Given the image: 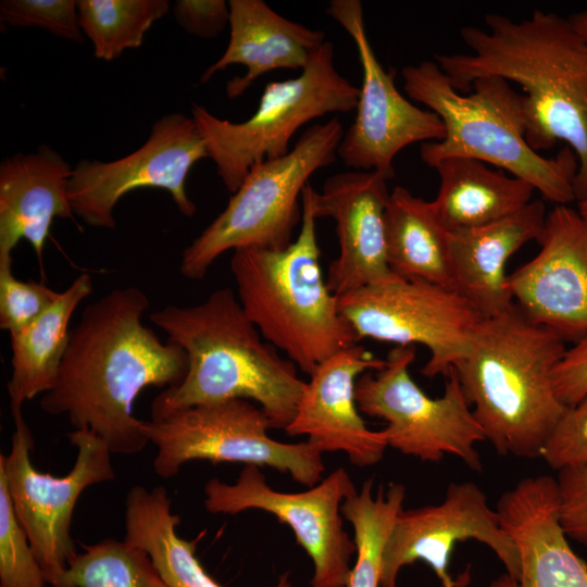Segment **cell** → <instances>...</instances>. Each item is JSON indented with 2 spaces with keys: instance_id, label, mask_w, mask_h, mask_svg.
I'll list each match as a JSON object with an SVG mask.
<instances>
[{
  "instance_id": "17",
  "label": "cell",
  "mask_w": 587,
  "mask_h": 587,
  "mask_svg": "<svg viewBox=\"0 0 587 587\" xmlns=\"http://www.w3.org/2000/svg\"><path fill=\"white\" fill-rule=\"evenodd\" d=\"M537 241L539 252L508 275L507 290L529 322L575 344L587 336V221L555 204Z\"/></svg>"
},
{
  "instance_id": "5",
  "label": "cell",
  "mask_w": 587,
  "mask_h": 587,
  "mask_svg": "<svg viewBox=\"0 0 587 587\" xmlns=\"http://www.w3.org/2000/svg\"><path fill=\"white\" fill-rule=\"evenodd\" d=\"M410 99L436 113L445 137L421 146L422 161L435 167L449 158L490 163L529 183L554 204L576 201L578 161L565 146L553 158L535 151L526 140L523 95L495 76L477 78L471 91H457L436 62L407 65L401 72Z\"/></svg>"
},
{
  "instance_id": "9",
  "label": "cell",
  "mask_w": 587,
  "mask_h": 587,
  "mask_svg": "<svg viewBox=\"0 0 587 587\" xmlns=\"http://www.w3.org/2000/svg\"><path fill=\"white\" fill-rule=\"evenodd\" d=\"M270 420L260 407L246 399L199 404L161 420H142V430L157 447L155 474L176 476L193 460L212 463L239 462L270 466L305 486L322 479V451L311 442L286 444L272 439Z\"/></svg>"
},
{
  "instance_id": "22",
  "label": "cell",
  "mask_w": 587,
  "mask_h": 587,
  "mask_svg": "<svg viewBox=\"0 0 587 587\" xmlns=\"http://www.w3.org/2000/svg\"><path fill=\"white\" fill-rule=\"evenodd\" d=\"M229 41L221 58L201 75L209 82L217 72L240 64L247 71L226 84L229 99L240 97L255 79L278 68L303 70L326 41L325 33L292 22L262 0H230Z\"/></svg>"
},
{
  "instance_id": "30",
  "label": "cell",
  "mask_w": 587,
  "mask_h": 587,
  "mask_svg": "<svg viewBox=\"0 0 587 587\" xmlns=\"http://www.w3.org/2000/svg\"><path fill=\"white\" fill-rule=\"evenodd\" d=\"M83 547L70 561L59 587H171L149 554L124 540L105 538Z\"/></svg>"
},
{
  "instance_id": "14",
  "label": "cell",
  "mask_w": 587,
  "mask_h": 587,
  "mask_svg": "<svg viewBox=\"0 0 587 587\" xmlns=\"http://www.w3.org/2000/svg\"><path fill=\"white\" fill-rule=\"evenodd\" d=\"M203 158H209L207 147L192 116L166 114L153 123L147 141L126 157L76 164L68 184L73 213L89 226L114 229L113 210L123 196L158 188L170 192L179 212L191 217L197 207L186 192V179Z\"/></svg>"
},
{
  "instance_id": "3",
  "label": "cell",
  "mask_w": 587,
  "mask_h": 587,
  "mask_svg": "<svg viewBox=\"0 0 587 587\" xmlns=\"http://www.w3.org/2000/svg\"><path fill=\"white\" fill-rule=\"evenodd\" d=\"M150 321L184 349L188 361L185 378L152 401L151 420L246 399L259 403L272 428L285 430L291 423L305 382L294 362L262 339L230 289H217L197 305H166L151 313Z\"/></svg>"
},
{
  "instance_id": "16",
  "label": "cell",
  "mask_w": 587,
  "mask_h": 587,
  "mask_svg": "<svg viewBox=\"0 0 587 587\" xmlns=\"http://www.w3.org/2000/svg\"><path fill=\"white\" fill-rule=\"evenodd\" d=\"M467 539L488 546L507 574L519 580L521 560L514 540L502 528L486 494L475 483L464 482L451 483L439 504L399 512L383 551L380 587H398L400 570L416 561L430 566L441 587L466 586L470 572L454 579L448 564L455 544Z\"/></svg>"
},
{
  "instance_id": "15",
  "label": "cell",
  "mask_w": 587,
  "mask_h": 587,
  "mask_svg": "<svg viewBox=\"0 0 587 587\" xmlns=\"http://www.w3.org/2000/svg\"><path fill=\"white\" fill-rule=\"evenodd\" d=\"M327 13L351 37L362 67L357 115L337 155L348 167L391 179L395 157L412 143L442 140L445 125L436 113L417 108L397 89L395 72L384 70L367 38L361 1L333 0Z\"/></svg>"
},
{
  "instance_id": "25",
  "label": "cell",
  "mask_w": 587,
  "mask_h": 587,
  "mask_svg": "<svg viewBox=\"0 0 587 587\" xmlns=\"http://www.w3.org/2000/svg\"><path fill=\"white\" fill-rule=\"evenodd\" d=\"M91 292V276L79 274L43 314L10 334L12 373L8 392L12 415L22 412L25 401L53 387L68 346L71 317Z\"/></svg>"
},
{
  "instance_id": "38",
  "label": "cell",
  "mask_w": 587,
  "mask_h": 587,
  "mask_svg": "<svg viewBox=\"0 0 587 587\" xmlns=\"http://www.w3.org/2000/svg\"><path fill=\"white\" fill-rule=\"evenodd\" d=\"M569 20L574 26V28L577 30V33L587 42V11L571 14L569 16Z\"/></svg>"
},
{
  "instance_id": "24",
  "label": "cell",
  "mask_w": 587,
  "mask_h": 587,
  "mask_svg": "<svg viewBox=\"0 0 587 587\" xmlns=\"http://www.w3.org/2000/svg\"><path fill=\"white\" fill-rule=\"evenodd\" d=\"M434 168L440 185L433 205L449 230L485 226L523 210L534 187L524 179L488 168L484 162L449 158Z\"/></svg>"
},
{
  "instance_id": "37",
  "label": "cell",
  "mask_w": 587,
  "mask_h": 587,
  "mask_svg": "<svg viewBox=\"0 0 587 587\" xmlns=\"http://www.w3.org/2000/svg\"><path fill=\"white\" fill-rule=\"evenodd\" d=\"M557 398L572 407L587 395V336L566 349L552 371Z\"/></svg>"
},
{
  "instance_id": "35",
  "label": "cell",
  "mask_w": 587,
  "mask_h": 587,
  "mask_svg": "<svg viewBox=\"0 0 587 587\" xmlns=\"http://www.w3.org/2000/svg\"><path fill=\"white\" fill-rule=\"evenodd\" d=\"M559 522L566 535L587 548V464L559 471Z\"/></svg>"
},
{
  "instance_id": "34",
  "label": "cell",
  "mask_w": 587,
  "mask_h": 587,
  "mask_svg": "<svg viewBox=\"0 0 587 587\" xmlns=\"http://www.w3.org/2000/svg\"><path fill=\"white\" fill-rule=\"evenodd\" d=\"M540 457L557 471L587 464V395L565 409L546 439Z\"/></svg>"
},
{
  "instance_id": "29",
  "label": "cell",
  "mask_w": 587,
  "mask_h": 587,
  "mask_svg": "<svg viewBox=\"0 0 587 587\" xmlns=\"http://www.w3.org/2000/svg\"><path fill=\"white\" fill-rule=\"evenodd\" d=\"M168 9L167 0L77 1L83 34L90 39L95 57L105 61L140 47L146 33Z\"/></svg>"
},
{
  "instance_id": "33",
  "label": "cell",
  "mask_w": 587,
  "mask_h": 587,
  "mask_svg": "<svg viewBox=\"0 0 587 587\" xmlns=\"http://www.w3.org/2000/svg\"><path fill=\"white\" fill-rule=\"evenodd\" d=\"M0 21L12 26L39 27L54 36L84 42L75 0H2Z\"/></svg>"
},
{
  "instance_id": "26",
  "label": "cell",
  "mask_w": 587,
  "mask_h": 587,
  "mask_svg": "<svg viewBox=\"0 0 587 587\" xmlns=\"http://www.w3.org/2000/svg\"><path fill=\"white\" fill-rule=\"evenodd\" d=\"M179 521L165 488L133 486L125 499L123 540L146 551L171 587H223L196 557L198 539L188 541L177 535ZM275 587H291L288 574Z\"/></svg>"
},
{
  "instance_id": "2",
  "label": "cell",
  "mask_w": 587,
  "mask_h": 587,
  "mask_svg": "<svg viewBox=\"0 0 587 587\" xmlns=\"http://www.w3.org/2000/svg\"><path fill=\"white\" fill-rule=\"evenodd\" d=\"M488 30L460 29L471 54H435L452 87L469 93L480 77L495 76L519 84L526 140L535 151L562 141L576 154L577 201L587 195V42L569 17L535 10L513 21L487 14Z\"/></svg>"
},
{
  "instance_id": "39",
  "label": "cell",
  "mask_w": 587,
  "mask_h": 587,
  "mask_svg": "<svg viewBox=\"0 0 587 587\" xmlns=\"http://www.w3.org/2000/svg\"><path fill=\"white\" fill-rule=\"evenodd\" d=\"M577 211L587 221V195L577 201Z\"/></svg>"
},
{
  "instance_id": "36",
  "label": "cell",
  "mask_w": 587,
  "mask_h": 587,
  "mask_svg": "<svg viewBox=\"0 0 587 587\" xmlns=\"http://www.w3.org/2000/svg\"><path fill=\"white\" fill-rule=\"evenodd\" d=\"M173 13L186 33L204 39L216 37L229 24V5L224 0H178Z\"/></svg>"
},
{
  "instance_id": "12",
  "label": "cell",
  "mask_w": 587,
  "mask_h": 587,
  "mask_svg": "<svg viewBox=\"0 0 587 587\" xmlns=\"http://www.w3.org/2000/svg\"><path fill=\"white\" fill-rule=\"evenodd\" d=\"M338 307L358 340L425 346L428 378L448 374L482 320L455 290L398 276L338 297Z\"/></svg>"
},
{
  "instance_id": "28",
  "label": "cell",
  "mask_w": 587,
  "mask_h": 587,
  "mask_svg": "<svg viewBox=\"0 0 587 587\" xmlns=\"http://www.w3.org/2000/svg\"><path fill=\"white\" fill-rule=\"evenodd\" d=\"M372 478L341 504L342 516L353 527L357 559L347 587H380L383 551L399 512L403 509L405 488L390 484L387 491L379 486L373 496Z\"/></svg>"
},
{
  "instance_id": "8",
  "label": "cell",
  "mask_w": 587,
  "mask_h": 587,
  "mask_svg": "<svg viewBox=\"0 0 587 587\" xmlns=\"http://www.w3.org/2000/svg\"><path fill=\"white\" fill-rule=\"evenodd\" d=\"M359 96L360 88L336 70L334 46L326 40L298 77L265 86L259 107L247 121L218 118L196 103L191 116L209 158L233 195L254 165L287 154L300 127L329 113L352 111Z\"/></svg>"
},
{
  "instance_id": "20",
  "label": "cell",
  "mask_w": 587,
  "mask_h": 587,
  "mask_svg": "<svg viewBox=\"0 0 587 587\" xmlns=\"http://www.w3.org/2000/svg\"><path fill=\"white\" fill-rule=\"evenodd\" d=\"M546 216L545 203L538 199L498 222L449 232L453 289L482 319L514 307L505 286L507 262L525 243L538 239Z\"/></svg>"
},
{
  "instance_id": "19",
  "label": "cell",
  "mask_w": 587,
  "mask_h": 587,
  "mask_svg": "<svg viewBox=\"0 0 587 587\" xmlns=\"http://www.w3.org/2000/svg\"><path fill=\"white\" fill-rule=\"evenodd\" d=\"M378 359L354 344L327 358L310 375L300 396L289 436H308L322 452H345L358 466L377 463L387 445L382 430H372L360 415L355 384L360 375L384 367Z\"/></svg>"
},
{
  "instance_id": "11",
  "label": "cell",
  "mask_w": 587,
  "mask_h": 587,
  "mask_svg": "<svg viewBox=\"0 0 587 587\" xmlns=\"http://www.w3.org/2000/svg\"><path fill=\"white\" fill-rule=\"evenodd\" d=\"M414 358V346H396L384 367L360 375L355 384L360 412L386 422L383 432L388 447L429 462L453 454L480 471L475 444L486 440L485 434L454 370L446 375L444 395L430 398L410 375Z\"/></svg>"
},
{
  "instance_id": "21",
  "label": "cell",
  "mask_w": 587,
  "mask_h": 587,
  "mask_svg": "<svg viewBox=\"0 0 587 587\" xmlns=\"http://www.w3.org/2000/svg\"><path fill=\"white\" fill-rule=\"evenodd\" d=\"M73 168L53 149L15 153L0 165V260L26 239L41 260L55 217L72 218L68 184Z\"/></svg>"
},
{
  "instance_id": "18",
  "label": "cell",
  "mask_w": 587,
  "mask_h": 587,
  "mask_svg": "<svg viewBox=\"0 0 587 587\" xmlns=\"http://www.w3.org/2000/svg\"><path fill=\"white\" fill-rule=\"evenodd\" d=\"M387 179L373 171H347L329 176L322 191L311 187L316 218L336 223L339 255L328 268L326 285L337 297L388 282L395 275L386 254Z\"/></svg>"
},
{
  "instance_id": "6",
  "label": "cell",
  "mask_w": 587,
  "mask_h": 587,
  "mask_svg": "<svg viewBox=\"0 0 587 587\" xmlns=\"http://www.w3.org/2000/svg\"><path fill=\"white\" fill-rule=\"evenodd\" d=\"M311 187L308 183L302 190L296 239L278 250L238 248L230 260L238 301L248 319L267 342L309 375L359 341L323 277Z\"/></svg>"
},
{
  "instance_id": "32",
  "label": "cell",
  "mask_w": 587,
  "mask_h": 587,
  "mask_svg": "<svg viewBox=\"0 0 587 587\" xmlns=\"http://www.w3.org/2000/svg\"><path fill=\"white\" fill-rule=\"evenodd\" d=\"M43 283L23 282L12 272V259L0 260V328L10 334L36 321L60 297Z\"/></svg>"
},
{
  "instance_id": "13",
  "label": "cell",
  "mask_w": 587,
  "mask_h": 587,
  "mask_svg": "<svg viewBox=\"0 0 587 587\" xmlns=\"http://www.w3.org/2000/svg\"><path fill=\"white\" fill-rule=\"evenodd\" d=\"M354 491L341 467L305 491L282 492L268 486L260 466L246 465L234 484L216 477L207 482L204 508L212 514L259 509L275 515L312 559L311 587H347L357 547L344 528L341 504Z\"/></svg>"
},
{
  "instance_id": "4",
  "label": "cell",
  "mask_w": 587,
  "mask_h": 587,
  "mask_svg": "<svg viewBox=\"0 0 587 587\" xmlns=\"http://www.w3.org/2000/svg\"><path fill=\"white\" fill-rule=\"evenodd\" d=\"M554 332L514 307L482 319L452 367L486 440L499 454L540 457L565 407L552 371L566 351Z\"/></svg>"
},
{
  "instance_id": "1",
  "label": "cell",
  "mask_w": 587,
  "mask_h": 587,
  "mask_svg": "<svg viewBox=\"0 0 587 587\" xmlns=\"http://www.w3.org/2000/svg\"><path fill=\"white\" fill-rule=\"evenodd\" d=\"M149 307L136 287L114 289L89 303L75 328L53 387L40 399L49 415H66L75 429L88 428L112 454H135L149 439L133 413L147 387L178 385L188 370L187 355L174 342H162L141 323Z\"/></svg>"
},
{
  "instance_id": "31",
  "label": "cell",
  "mask_w": 587,
  "mask_h": 587,
  "mask_svg": "<svg viewBox=\"0 0 587 587\" xmlns=\"http://www.w3.org/2000/svg\"><path fill=\"white\" fill-rule=\"evenodd\" d=\"M43 572L0 475V587H45Z\"/></svg>"
},
{
  "instance_id": "23",
  "label": "cell",
  "mask_w": 587,
  "mask_h": 587,
  "mask_svg": "<svg viewBox=\"0 0 587 587\" xmlns=\"http://www.w3.org/2000/svg\"><path fill=\"white\" fill-rule=\"evenodd\" d=\"M551 491H533L507 503L501 526L514 540L521 560L519 580L507 573L489 587H587V563L570 547Z\"/></svg>"
},
{
  "instance_id": "27",
  "label": "cell",
  "mask_w": 587,
  "mask_h": 587,
  "mask_svg": "<svg viewBox=\"0 0 587 587\" xmlns=\"http://www.w3.org/2000/svg\"><path fill=\"white\" fill-rule=\"evenodd\" d=\"M385 236L387 262L395 275L453 289L449 230L432 201L396 186L385 212Z\"/></svg>"
},
{
  "instance_id": "10",
  "label": "cell",
  "mask_w": 587,
  "mask_h": 587,
  "mask_svg": "<svg viewBox=\"0 0 587 587\" xmlns=\"http://www.w3.org/2000/svg\"><path fill=\"white\" fill-rule=\"evenodd\" d=\"M12 417L15 428L9 453L0 454V475L46 583L59 587L70 561L78 553L71 536L75 505L85 489L115 478L112 452L90 429H74L66 435L77 449L71 471L64 476L42 473L32 463L34 439L23 413Z\"/></svg>"
},
{
  "instance_id": "7",
  "label": "cell",
  "mask_w": 587,
  "mask_h": 587,
  "mask_svg": "<svg viewBox=\"0 0 587 587\" xmlns=\"http://www.w3.org/2000/svg\"><path fill=\"white\" fill-rule=\"evenodd\" d=\"M344 134L337 117L314 124L287 154L254 165L226 208L183 251L180 274L202 279L228 250L286 248L301 220L298 199L304 186L314 172L336 161Z\"/></svg>"
}]
</instances>
